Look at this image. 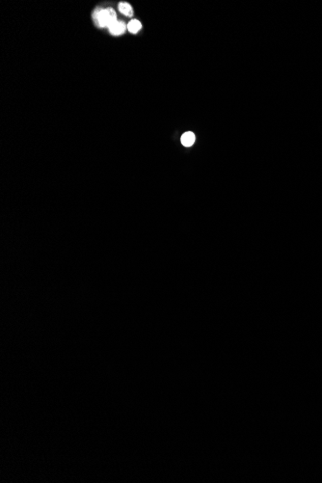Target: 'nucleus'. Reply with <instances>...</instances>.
I'll return each mask as SVG.
<instances>
[{"label":"nucleus","instance_id":"f257e3e1","mask_svg":"<svg viewBox=\"0 0 322 483\" xmlns=\"http://www.w3.org/2000/svg\"><path fill=\"white\" fill-rule=\"evenodd\" d=\"M94 18L96 23L102 27H105V26L109 27L115 21H117L116 13L111 8L96 11L94 15Z\"/></svg>","mask_w":322,"mask_h":483},{"label":"nucleus","instance_id":"f03ea898","mask_svg":"<svg viewBox=\"0 0 322 483\" xmlns=\"http://www.w3.org/2000/svg\"><path fill=\"white\" fill-rule=\"evenodd\" d=\"M108 28L114 35H120V34L124 32L125 25H124L123 22H121V21H115L113 24H111Z\"/></svg>","mask_w":322,"mask_h":483},{"label":"nucleus","instance_id":"7ed1b4c3","mask_svg":"<svg viewBox=\"0 0 322 483\" xmlns=\"http://www.w3.org/2000/svg\"><path fill=\"white\" fill-rule=\"evenodd\" d=\"M195 142V135L194 133H184L182 136H181V143L183 146L185 147H190L192 146L193 144Z\"/></svg>","mask_w":322,"mask_h":483},{"label":"nucleus","instance_id":"20e7f679","mask_svg":"<svg viewBox=\"0 0 322 483\" xmlns=\"http://www.w3.org/2000/svg\"><path fill=\"white\" fill-rule=\"evenodd\" d=\"M119 10L120 12L123 14L124 16H127V17H132L133 15V8L132 6L126 3V2H121L119 4Z\"/></svg>","mask_w":322,"mask_h":483},{"label":"nucleus","instance_id":"39448f33","mask_svg":"<svg viewBox=\"0 0 322 483\" xmlns=\"http://www.w3.org/2000/svg\"><path fill=\"white\" fill-rule=\"evenodd\" d=\"M141 27H142L141 22L139 20H136V19H133L127 24V29L132 33H137L141 29Z\"/></svg>","mask_w":322,"mask_h":483}]
</instances>
